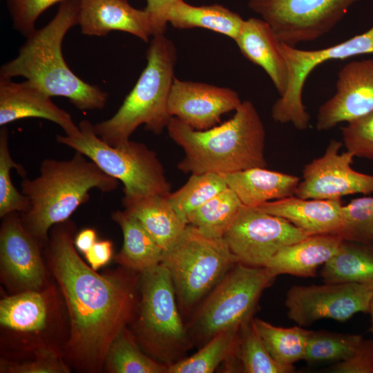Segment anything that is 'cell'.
Listing matches in <instances>:
<instances>
[{
    "instance_id": "cell-32",
    "label": "cell",
    "mask_w": 373,
    "mask_h": 373,
    "mask_svg": "<svg viewBox=\"0 0 373 373\" xmlns=\"http://www.w3.org/2000/svg\"><path fill=\"white\" fill-rule=\"evenodd\" d=\"M112 373H167L168 365L144 354L126 327L112 342L105 363Z\"/></svg>"
},
{
    "instance_id": "cell-31",
    "label": "cell",
    "mask_w": 373,
    "mask_h": 373,
    "mask_svg": "<svg viewBox=\"0 0 373 373\" xmlns=\"http://www.w3.org/2000/svg\"><path fill=\"white\" fill-rule=\"evenodd\" d=\"M242 206L229 187L189 214L188 224L211 238H224Z\"/></svg>"
},
{
    "instance_id": "cell-14",
    "label": "cell",
    "mask_w": 373,
    "mask_h": 373,
    "mask_svg": "<svg viewBox=\"0 0 373 373\" xmlns=\"http://www.w3.org/2000/svg\"><path fill=\"white\" fill-rule=\"evenodd\" d=\"M342 143L332 140L324 154L307 164L295 195L303 199H341L347 195L373 193V175L351 167L354 155L339 153Z\"/></svg>"
},
{
    "instance_id": "cell-26",
    "label": "cell",
    "mask_w": 373,
    "mask_h": 373,
    "mask_svg": "<svg viewBox=\"0 0 373 373\" xmlns=\"http://www.w3.org/2000/svg\"><path fill=\"white\" fill-rule=\"evenodd\" d=\"M325 283H358L373 287V242L343 240L321 271Z\"/></svg>"
},
{
    "instance_id": "cell-6",
    "label": "cell",
    "mask_w": 373,
    "mask_h": 373,
    "mask_svg": "<svg viewBox=\"0 0 373 373\" xmlns=\"http://www.w3.org/2000/svg\"><path fill=\"white\" fill-rule=\"evenodd\" d=\"M140 285L141 298L133 333L144 351L169 366L184 358L193 346L171 275L160 263L140 274Z\"/></svg>"
},
{
    "instance_id": "cell-5",
    "label": "cell",
    "mask_w": 373,
    "mask_h": 373,
    "mask_svg": "<svg viewBox=\"0 0 373 373\" xmlns=\"http://www.w3.org/2000/svg\"><path fill=\"white\" fill-rule=\"evenodd\" d=\"M176 59L175 45L164 34L153 36L146 66L135 85L115 115L94 124L104 142L113 146L124 143L142 124L155 134L166 128L172 117L168 102Z\"/></svg>"
},
{
    "instance_id": "cell-33",
    "label": "cell",
    "mask_w": 373,
    "mask_h": 373,
    "mask_svg": "<svg viewBox=\"0 0 373 373\" xmlns=\"http://www.w3.org/2000/svg\"><path fill=\"white\" fill-rule=\"evenodd\" d=\"M240 328L216 334L194 354L168 366L167 373H212L233 354Z\"/></svg>"
},
{
    "instance_id": "cell-4",
    "label": "cell",
    "mask_w": 373,
    "mask_h": 373,
    "mask_svg": "<svg viewBox=\"0 0 373 373\" xmlns=\"http://www.w3.org/2000/svg\"><path fill=\"white\" fill-rule=\"evenodd\" d=\"M118 184L79 152L68 160L45 159L37 177L21 181V192L29 201L28 209L20 213L21 220L35 238L46 242L54 225L68 220L88 201L91 189L108 193Z\"/></svg>"
},
{
    "instance_id": "cell-13",
    "label": "cell",
    "mask_w": 373,
    "mask_h": 373,
    "mask_svg": "<svg viewBox=\"0 0 373 373\" xmlns=\"http://www.w3.org/2000/svg\"><path fill=\"white\" fill-rule=\"evenodd\" d=\"M373 287L358 283L294 285L287 291V316L298 325L309 326L324 318L345 321L369 313Z\"/></svg>"
},
{
    "instance_id": "cell-29",
    "label": "cell",
    "mask_w": 373,
    "mask_h": 373,
    "mask_svg": "<svg viewBox=\"0 0 373 373\" xmlns=\"http://www.w3.org/2000/svg\"><path fill=\"white\" fill-rule=\"evenodd\" d=\"M39 291H23L1 299V325L23 332L44 329L48 318V303L44 294Z\"/></svg>"
},
{
    "instance_id": "cell-40",
    "label": "cell",
    "mask_w": 373,
    "mask_h": 373,
    "mask_svg": "<svg viewBox=\"0 0 373 373\" xmlns=\"http://www.w3.org/2000/svg\"><path fill=\"white\" fill-rule=\"evenodd\" d=\"M69 370L52 349L41 347L32 361L23 363L3 361L1 372L9 373H66Z\"/></svg>"
},
{
    "instance_id": "cell-15",
    "label": "cell",
    "mask_w": 373,
    "mask_h": 373,
    "mask_svg": "<svg viewBox=\"0 0 373 373\" xmlns=\"http://www.w3.org/2000/svg\"><path fill=\"white\" fill-rule=\"evenodd\" d=\"M40 243L25 227L19 213L3 218L0 229L1 275L15 291L39 290L44 284Z\"/></svg>"
},
{
    "instance_id": "cell-8",
    "label": "cell",
    "mask_w": 373,
    "mask_h": 373,
    "mask_svg": "<svg viewBox=\"0 0 373 373\" xmlns=\"http://www.w3.org/2000/svg\"><path fill=\"white\" fill-rule=\"evenodd\" d=\"M238 262L224 238H211L188 224L180 239L162 254L178 306L189 312Z\"/></svg>"
},
{
    "instance_id": "cell-22",
    "label": "cell",
    "mask_w": 373,
    "mask_h": 373,
    "mask_svg": "<svg viewBox=\"0 0 373 373\" xmlns=\"http://www.w3.org/2000/svg\"><path fill=\"white\" fill-rule=\"evenodd\" d=\"M343 241L338 234L309 236L280 249L265 267L276 276L315 277L318 268L336 253Z\"/></svg>"
},
{
    "instance_id": "cell-18",
    "label": "cell",
    "mask_w": 373,
    "mask_h": 373,
    "mask_svg": "<svg viewBox=\"0 0 373 373\" xmlns=\"http://www.w3.org/2000/svg\"><path fill=\"white\" fill-rule=\"evenodd\" d=\"M77 25L87 36L104 37L117 30L147 42L155 34L149 12L133 7L128 0H79Z\"/></svg>"
},
{
    "instance_id": "cell-25",
    "label": "cell",
    "mask_w": 373,
    "mask_h": 373,
    "mask_svg": "<svg viewBox=\"0 0 373 373\" xmlns=\"http://www.w3.org/2000/svg\"><path fill=\"white\" fill-rule=\"evenodd\" d=\"M112 219L121 228L123 245L115 260L125 268L140 274L161 262L163 249L142 224L126 211H116Z\"/></svg>"
},
{
    "instance_id": "cell-27",
    "label": "cell",
    "mask_w": 373,
    "mask_h": 373,
    "mask_svg": "<svg viewBox=\"0 0 373 373\" xmlns=\"http://www.w3.org/2000/svg\"><path fill=\"white\" fill-rule=\"evenodd\" d=\"M167 22L175 28H205L235 40L245 20L236 12L218 5L195 6L179 0L169 10Z\"/></svg>"
},
{
    "instance_id": "cell-17",
    "label": "cell",
    "mask_w": 373,
    "mask_h": 373,
    "mask_svg": "<svg viewBox=\"0 0 373 373\" xmlns=\"http://www.w3.org/2000/svg\"><path fill=\"white\" fill-rule=\"evenodd\" d=\"M236 91L201 82L180 80L175 77L168 110L195 130H207L220 122L222 115L236 111L241 104Z\"/></svg>"
},
{
    "instance_id": "cell-19",
    "label": "cell",
    "mask_w": 373,
    "mask_h": 373,
    "mask_svg": "<svg viewBox=\"0 0 373 373\" xmlns=\"http://www.w3.org/2000/svg\"><path fill=\"white\" fill-rule=\"evenodd\" d=\"M28 117H39L59 125L66 135L79 133L70 115L51 100V97L32 82L17 83L0 79V125Z\"/></svg>"
},
{
    "instance_id": "cell-44",
    "label": "cell",
    "mask_w": 373,
    "mask_h": 373,
    "mask_svg": "<svg viewBox=\"0 0 373 373\" xmlns=\"http://www.w3.org/2000/svg\"><path fill=\"white\" fill-rule=\"evenodd\" d=\"M97 233L94 229H84L74 238V245L79 252L85 254L97 241Z\"/></svg>"
},
{
    "instance_id": "cell-39",
    "label": "cell",
    "mask_w": 373,
    "mask_h": 373,
    "mask_svg": "<svg viewBox=\"0 0 373 373\" xmlns=\"http://www.w3.org/2000/svg\"><path fill=\"white\" fill-rule=\"evenodd\" d=\"M13 28L26 37L36 29L38 17L51 6L68 0H6Z\"/></svg>"
},
{
    "instance_id": "cell-23",
    "label": "cell",
    "mask_w": 373,
    "mask_h": 373,
    "mask_svg": "<svg viewBox=\"0 0 373 373\" xmlns=\"http://www.w3.org/2000/svg\"><path fill=\"white\" fill-rule=\"evenodd\" d=\"M221 175L242 204L254 207L295 195L300 181L296 175L268 170L265 167H254Z\"/></svg>"
},
{
    "instance_id": "cell-1",
    "label": "cell",
    "mask_w": 373,
    "mask_h": 373,
    "mask_svg": "<svg viewBox=\"0 0 373 373\" xmlns=\"http://www.w3.org/2000/svg\"><path fill=\"white\" fill-rule=\"evenodd\" d=\"M51 229L50 262L70 318L68 351L79 367L98 372L112 342L138 309L137 280L127 274L102 276L86 265L75 247L69 220Z\"/></svg>"
},
{
    "instance_id": "cell-3",
    "label": "cell",
    "mask_w": 373,
    "mask_h": 373,
    "mask_svg": "<svg viewBox=\"0 0 373 373\" xmlns=\"http://www.w3.org/2000/svg\"><path fill=\"white\" fill-rule=\"evenodd\" d=\"M79 3V0L60 3L53 19L27 37L18 55L2 65L0 79L23 77L50 97L67 98L79 110L103 109L108 93L78 77L62 54L66 34L78 24Z\"/></svg>"
},
{
    "instance_id": "cell-7",
    "label": "cell",
    "mask_w": 373,
    "mask_h": 373,
    "mask_svg": "<svg viewBox=\"0 0 373 373\" xmlns=\"http://www.w3.org/2000/svg\"><path fill=\"white\" fill-rule=\"evenodd\" d=\"M78 126L77 135H57V142L83 154L105 173L120 181L124 198L171 193L162 163L144 144L128 140L113 146L96 134L94 124L88 120H82Z\"/></svg>"
},
{
    "instance_id": "cell-38",
    "label": "cell",
    "mask_w": 373,
    "mask_h": 373,
    "mask_svg": "<svg viewBox=\"0 0 373 373\" xmlns=\"http://www.w3.org/2000/svg\"><path fill=\"white\" fill-rule=\"evenodd\" d=\"M343 142L354 157L373 159V111L341 128Z\"/></svg>"
},
{
    "instance_id": "cell-43",
    "label": "cell",
    "mask_w": 373,
    "mask_h": 373,
    "mask_svg": "<svg viewBox=\"0 0 373 373\" xmlns=\"http://www.w3.org/2000/svg\"><path fill=\"white\" fill-rule=\"evenodd\" d=\"M113 254V245L109 240H97L84 254L90 267L97 271L110 262Z\"/></svg>"
},
{
    "instance_id": "cell-11",
    "label": "cell",
    "mask_w": 373,
    "mask_h": 373,
    "mask_svg": "<svg viewBox=\"0 0 373 373\" xmlns=\"http://www.w3.org/2000/svg\"><path fill=\"white\" fill-rule=\"evenodd\" d=\"M360 0H247L280 42L291 46L330 32Z\"/></svg>"
},
{
    "instance_id": "cell-10",
    "label": "cell",
    "mask_w": 373,
    "mask_h": 373,
    "mask_svg": "<svg viewBox=\"0 0 373 373\" xmlns=\"http://www.w3.org/2000/svg\"><path fill=\"white\" fill-rule=\"evenodd\" d=\"M280 50L288 68L285 93L274 103L271 116L280 123H291L303 131L309 126L310 116L303 102V91L312 71L323 63L333 59L373 53V26L366 32L329 47L302 50L280 42Z\"/></svg>"
},
{
    "instance_id": "cell-21",
    "label": "cell",
    "mask_w": 373,
    "mask_h": 373,
    "mask_svg": "<svg viewBox=\"0 0 373 373\" xmlns=\"http://www.w3.org/2000/svg\"><path fill=\"white\" fill-rule=\"evenodd\" d=\"M241 53L260 66L268 75L280 96L288 84V68L280 50V41L271 27L262 19L245 20L234 40Z\"/></svg>"
},
{
    "instance_id": "cell-41",
    "label": "cell",
    "mask_w": 373,
    "mask_h": 373,
    "mask_svg": "<svg viewBox=\"0 0 373 373\" xmlns=\"http://www.w3.org/2000/svg\"><path fill=\"white\" fill-rule=\"evenodd\" d=\"M332 373H373V340H364L347 359L328 370Z\"/></svg>"
},
{
    "instance_id": "cell-20",
    "label": "cell",
    "mask_w": 373,
    "mask_h": 373,
    "mask_svg": "<svg viewBox=\"0 0 373 373\" xmlns=\"http://www.w3.org/2000/svg\"><path fill=\"white\" fill-rule=\"evenodd\" d=\"M341 199H303L296 195L267 202L262 211L283 218L308 236L338 234L342 229Z\"/></svg>"
},
{
    "instance_id": "cell-16",
    "label": "cell",
    "mask_w": 373,
    "mask_h": 373,
    "mask_svg": "<svg viewBox=\"0 0 373 373\" xmlns=\"http://www.w3.org/2000/svg\"><path fill=\"white\" fill-rule=\"evenodd\" d=\"M373 111V58L353 61L338 72L334 95L318 108L316 128L328 131Z\"/></svg>"
},
{
    "instance_id": "cell-34",
    "label": "cell",
    "mask_w": 373,
    "mask_h": 373,
    "mask_svg": "<svg viewBox=\"0 0 373 373\" xmlns=\"http://www.w3.org/2000/svg\"><path fill=\"white\" fill-rule=\"evenodd\" d=\"M227 188L221 174H191L181 188L168 197L175 211L187 222L189 213Z\"/></svg>"
},
{
    "instance_id": "cell-36",
    "label": "cell",
    "mask_w": 373,
    "mask_h": 373,
    "mask_svg": "<svg viewBox=\"0 0 373 373\" xmlns=\"http://www.w3.org/2000/svg\"><path fill=\"white\" fill-rule=\"evenodd\" d=\"M14 168L25 177L26 171L15 162L9 149L8 132L6 126L0 130V217L12 213H23L29 207L28 198L20 193L12 184L10 171Z\"/></svg>"
},
{
    "instance_id": "cell-9",
    "label": "cell",
    "mask_w": 373,
    "mask_h": 373,
    "mask_svg": "<svg viewBox=\"0 0 373 373\" xmlns=\"http://www.w3.org/2000/svg\"><path fill=\"white\" fill-rule=\"evenodd\" d=\"M276 276L266 267L237 262L206 296L188 325L191 341L204 345L224 330L253 318L263 291Z\"/></svg>"
},
{
    "instance_id": "cell-30",
    "label": "cell",
    "mask_w": 373,
    "mask_h": 373,
    "mask_svg": "<svg viewBox=\"0 0 373 373\" xmlns=\"http://www.w3.org/2000/svg\"><path fill=\"white\" fill-rule=\"evenodd\" d=\"M255 327L271 357L285 365H293L304 360L311 331L301 326L282 327L258 318H253Z\"/></svg>"
},
{
    "instance_id": "cell-37",
    "label": "cell",
    "mask_w": 373,
    "mask_h": 373,
    "mask_svg": "<svg viewBox=\"0 0 373 373\" xmlns=\"http://www.w3.org/2000/svg\"><path fill=\"white\" fill-rule=\"evenodd\" d=\"M342 229L343 240L373 242V197H362L343 205Z\"/></svg>"
},
{
    "instance_id": "cell-2",
    "label": "cell",
    "mask_w": 373,
    "mask_h": 373,
    "mask_svg": "<svg viewBox=\"0 0 373 373\" xmlns=\"http://www.w3.org/2000/svg\"><path fill=\"white\" fill-rule=\"evenodd\" d=\"M233 117L207 130L193 128L172 117L167 131L184 152L178 164L185 173L224 174L266 167V133L256 107L242 102Z\"/></svg>"
},
{
    "instance_id": "cell-35",
    "label": "cell",
    "mask_w": 373,
    "mask_h": 373,
    "mask_svg": "<svg viewBox=\"0 0 373 373\" xmlns=\"http://www.w3.org/2000/svg\"><path fill=\"white\" fill-rule=\"evenodd\" d=\"M363 339L356 334L311 331L304 360L311 363L345 361L354 353Z\"/></svg>"
},
{
    "instance_id": "cell-42",
    "label": "cell",
    "mask_w": 373,
    "mask_h": 373,
    "mask_svg": "<svg viewBox=\"0 0 373 373\" xmlns=\"http://www.w3.org/2000/svg\"><path fill=\"white\" fill-rule=\"evenodd\" d=\"M179 0H146L145 10L151 15L155 35L164 34L166 30V15L170 8Z\"/></svg>"
},
{
    "instance_id": "cell-24",
    "label": "cell",
    "mask_w": 373,
    "mask_h": 373,
    "mask_svg": "<svg viewBox=\"0 0 373 373\" xmlns=\"http://www.w3.org/2000/svg\"><path fill=\"white\" fill-rule=\"evenodd\" d=\"M169 194L122 198L124 210L142 224L164 251L180 239L188 225L173 207Z\"/></svg>"
},
{
    "instance_id": "cell-45",
    "label": "cell",
    "mask_w": 373,
    "mask_h": 373,
    "mask_svg": "<svg viewBox=\"0 0 373 373\" xmlns=\"http://www.w3.org/2000/svg\"><path fill=\"white\" fill-rule=\"evenodd\" d=\"M369 313L371 315V320H372L371 321L372 326H371L370 330H371V332H372V333L373 334V296H372V298Z\"/></svg>"
},
{
    "instance_id": "cell-28",
    "label": "cell",
    "mask_w": 373,
    "mask_h": 373,
    "mask_svg": "<svg viewBox=\"0 0 373 373\" xmlns=\"http://www.w3.org/2000/svg\"><path fill=\"white\" fill-rule=\"evenodd\" d=\"M254 318L245 322L239 331L232 357L227 362L230 370L245 373H290L294 365L278 363L265 347L254 323Z\"/></svg>"
},
{
    "instance_id": "cell-12",
    "label": "cell",
    "mask_w": 373,
    "mask_h": 373,
    "mask_svg": "<svg viewBox=\"0 0 373 373\" xmlns=\"http://www.w3.org/2000/svg\"><path fill=\"white\" fill-rule=\"evenodd\" d=\"M307 236L283 218L242 204L224 238L238 262L265 267L280 249Z\"/></svg>"
}]
</instances>
